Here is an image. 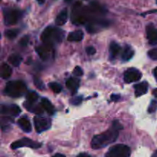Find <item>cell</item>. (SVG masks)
Segmentation results:
<instances>
[{"instance_id":"83f0119b","label":"cell","mask_w":157,"mask_h":157,"mask_svg":"<svg viewBox=\"0 0 157 157\" xmlns=\"http://www.w3.org/2000/svg\"><path fill=\"white\" fill-rule=\"evenodd\" d=\"M34 84H35V87H36L37 88L39 89V90H43V89H44V83L42 82V81H41L39 78L34 77Z\"/></svg>"},{"instance_id":"5bb4252c","label":"cell","mask_w":157,"mask_h":157,"mask_svg":"<svg viewBox=\"0 0 157 157\" xmlns=\"http://www.w3.org/2000/svg\"><path fill=\"white\" fill-rule=\"evenodd\" d=\"M148 83L144 81V82L139 83L134 86L135 89V95L136 97H140L142 95L145 94L148 91Z\"/></svg>"},{"instance_id":"d6986e66","label":"cell","mask_w":157,"mask_h":157,"mask_svg":"<svg viewBox=\"0 0 157 157\" xmlns=\"http://www.w3.org/2000/svg\"><path fill=\"white\" fill-rule=\"evenodd\" d=\"M121 50V47L117 42H111L110 45V58L113 60L118 55Z\"/></svg>"},{"instance_id":"d4e9b609","label":"cell","mask_w":157,"mask_h":157,"mask_svg":"<svg viewBox=\"0 0 157 157\" xmlns=\"http://www.w3.org/2000/svg\"><path fill=\"white\" fill-rule=\"evenodd\" d=\"M2 122V129L3 131L6 130L7 127H10V124L13 123V120L11 119L10 117H6V118H2L1 119Z\"/></svg>"},{"instance_id":"cb8c5ba5","label":"cell","mask_w":157,"mask_h":157,"mask_svg":"<svg viewBox=\"0 0 157 157\" xmlns=\"http://www.w3.org/2000/svg\"><path fill=\"white\" fill-rule=\"evenodd\" d=\"M38 99V94L35 91H30L26 94V101L29 103H35Z\"/></svg>"},{"instance_id":"6da1fadb","label":"cell","mask_w":157,"mask_h":157,"mask_svg":"<svg viewBox=\"0 0 157 157\" xmlns=\"http://www.w3.org/2000/svg\"><path fill=\"white\" fill-rule=\"evenodd\" d=\"M123 129V126L118 121H113L112 127L109 130L101 134L96 135L91 140V147L94 150H100L113 144L117 140L119 133Z\"/></svg>"},{"instance_id":"30bf717a","label":"cell","mask_w":157,"mask_h":157,"mask_svg":"<svg viewBox=\"0 0 157 157\" xmlns=\"http://www.w3.org/2000/svg\"><path fill=\"white\" fill-rule=\"evenodd\" d=\"M142 78V74L136 68H130L125 71L124 75V81L126 83H133L139 81Z\"/></svg>"},{"instance_id":"7a4b0ae2","label":"cell","mask_w":157,"mask_h":157,"mask_svg":"<svg viewBox=\"0 0 157 157\" xmlns=\"http://www.w3.org/2000/svg\"><path fill=\"white\" fill-rule=\"evenodd\" d=\"M64 36V32L58 28L48 26L41 33V39L44 44L54 47L55 44H59L62 41Z\"/></svg>"},{"instance_id":"f35d334b","label":"cell","mask_w":157,"mask_h":157,"mask_svg":"<svg viewBox=\"0 0 157 157\" xmlns=\"http://www.w3.org/2000/svg\"><path fill=\"white\" fill-rule=\"evenodd\" d=\"M153 95H154V96L156 97V98H157V88L155 89V90H153Z\"/></svg>"},{"instance_id":"d590c367","label":"cell","mask_w":157,"mask_h":157,"mask_svg":"<svg viewBox=\"0 0 157 157\" xmlns=\"http://www.w3.org/2000/svg\"><path fill=\"white\" fill-rule=\"evenodd\" d=\"M77 157H94V156H90V155L87 154V153H80V154Z\"/></svg>"},{"instance_id":"3957f363","label":"cell","mask_w":157,"mask_h":157,"mask_svg":"<svg viewBox=\"0 0 157 157\" xmlns=\"http://www.w3.org/2000/svg\"><path fill=\"white\" fill-rule=\"evenodd\" d=\"M27 91V87L21 81H12L7 83L5 87L4 93L11 98H20Z\"/></svg>"},{"instance_id":"e0dca14e","label":"cell","mask_w":157,"mask_h":157,"mask_svg":"<svg viewBox=\"0 0 157 157\" xmlns=\"http://www.w3.org/2000/svg\"><path fill=\"white\" fill-rule=\"evenodd\" d=\"M42 107V108L44 109V110H45L48 114L53 115L55 113V108H54V106L52 105V103L50 102V101L47 99V98H42L41 101V104H40Z\"/></svg>"},{"instance_id":"d6a6232c","label":"cell","mask_w":157,"mask_h":157,"mask_svg":"<svg viewBox=\"0 0 157 157\" xmlns=\"http://www.w3.org/2000/svg\"><path fill=\"white\" fill-rule=\"evenodd\" d=\"M29 36L25 35V36H24L21 40H20L19 44L20 45L22 46V47H26L27 44H29Z\"/></svg>"},{"instance_id":"ba28073f","label":"cell","mask_w":157,"mask_h":157,"mask_svg":"<svg viewBox=\"0 0 157 157\" xmlns=\"http://www.w3.org/2000/svg\"><path fill=\"white\" fill-rule=\"evenodd\" d=\"M109 25V21L101 18H96L87 22V30L89 33H96L100 29Z\"/></svg>"},{"instance_id":"ab89813d","label":"cell","mask_w":157,"mask_h":157,"mask_svg":"<svg viewBox=\"0 0 157 157\" xmlns=\"http://www.w3.org/2000/svg\"><path fill=\"white\" fill-rule=\"evenodd\" d=\"M152 157H157V150H156V151L154 152V153L152 155Z\"/></svg>"},{"instance_id":"603a6c76","label":"cell","mask_w":157,"mask_h":157,"mask_svg":"<svg viewBox=\"0 0 157 157\" xmlns=\"http://www.w3.org/2000/svg\"><path fill=\"white\" fill-rule=\"evenodd\" d=\"M8 61H9L11 64H12L15 67H18L20 65V64L22 61V58H21V55H17V54H12L9 57V59Z\"/></svg>"},{"instance_id":"7402d4cb","label":"cell","mask_w":157,"mask_h":157,"mask_svg":"<svg viewBox=\"0 0 157 157\" xmlns=\"http://www.w3.org/2000/svg\"><path fill=\"white\" fill-rule=\"evenodd\" d=\"M12 68L6 63H3L1 66V77L3 79H7L12 75Z\"/></svg>"},{"instance_id":"7c38bea8","label":"cell","mask_w":157,"mask_h":157,"mask_svg":"<svg viewBox=\"0 0 157 157\" xmlns=\"http://www.w3.org/2000/svg\"><path fill=\"white\" fill-rule=\"evenodd\" d=\"M147 37L150 44H157V29L153 25H149L147 27Z\"/></svg>"},{"instance_id":"f1b7e54d","label":"cell","mask_w":157,"mask_h":157,"mask_svg":"<svg viewBox=\"0 0 157 157\" xmlns=\"http://www.w3.org/2000/svg\"><path fill=\"white\" fill-rule=\"evenodd\" d=\"M157 109V101H152L150 103V106H149L148 108V112L149 113H153Z\"/></svg>"},{"instance_id":"484cf974","label":"cell","mask_w":157,"mask_h":157,"mask_svg":"<svg viewBox=\"0 0 157 157\" xmlns=\"http://www.w3.org/2000/svg\"><path fill=\"white\" fill-rule=\"evenodd\" d=\"M5 34H6V38L12 40L14 39L15 38H16L17 35H18V31L17 30V29H10V30L6 31Z\"/></svg>"},{"instance_id":"ffe728a7","label":"cell","mask_w":157,"mask_h":157,"mask_svg":"<svg viewBox=\"0 0 157 157\" xmlns=\"http://www.w3.org/2000/svg\"><path fill=\"white\" fill-rule=\"evenodd\" d=\"M133 55H134V51L133 50V48L130 46L127 45L124 48L121 58H122V60L124 61H128L133 58Z\"/></svg>"},{"instance_id":"4dcf8cb0","label":"cell","mask_w":157,"mask_h":157,"mask_svg":"<svg viewBox=\"0 0 157 157\" xmlns=\"http://www.w3.org/2000/svg\"><path fill=\"white\" fill-rule=\"evenodd\" d=\"M73 74L75 76L81 77V76H82L83 74H84V72H83L82 68H81V67H79V66H76V67H75V69H74Z\"/></svg>"},{"instance_id":"8d00e7d4","label":"cell","mask_w":157,"mask_h":157,"mask_svg":"<svg viewBox=\"0 0 157 157\" xmlns=\"http://www.w3.org/2000/svg\"><path fill=\"white\" fill-rule=\"evenodd\" d=\"M153 75H154L155 78H156V80L157 81V67L154 69V71H153Z\"/></svg>"},{"instance_id":"52a82bcc","label":"cell","mask_w":157,"mask_h":157,"mask_svg":"<svg viewBox=\"0 0 157 157\" xmlns=\"http://www.w3.org/2000/svg\"><path fill=\"white\" fill-rule=\"evenodd\" d=\"M34 124H35V130L38 133L46 131L50 129L52 126V122L50 120L41 116H35L34 117Z\"/></svg>"},{"instance_id":"4316f807","label":"cell","mask_w":157,"mask_h":157,"mask_svg":"<svg viewBox=\"0 0 157 157\" xmlns=\"http://www.w3.org/2000/svg\"><path fill=\"white\" fill-rule=\"evenodd\" d=\"M48 85L49 87L56 94L60 93L61 91V90H62V87L57 82H51L49 83Z\"/></svg>"},{"instance_id":"5b68a950","label":"cell","mask_w":157,"mask_h":157,"mask_svg":"<svg viewBox=\"0 0 157 157\" xmlns=\"http://www.w3.org/2000/svg\"><path fill=\"white\" fill-rule=\"evenodd\" d=\"M4 15V22L7 25L16 24L18 20L22 16V12L20 10L15 9H3Z\"/></svg>"},{"instance_id":"8992f818","label":"cell","mask_w":157,"mask_h":157,"mask_svg":"<svg viewBox=\"0 0 157 157\" xmlns=\"http://www.w3.org/2000/svg\"><path fill=\"white\" fill-rule=\"evenodd\" d=\"M41 147V144L38 142L32 140L29 138H22V139L17 140L15 142L12 143L11 145V148L12 150H16V149L21 148V147H29L32 149H38Z\"/></svg>"},{"instance_id":"74e56055","label":"cell","mask_w":157,"mask_h":157,"mask_svg":"<svg viewBox=\"0 0 157 157\" xmlns=\"http://www.w3.org/2000/svg\"><path fill=\"white\" fill-rule=\"evenodd\" d=\"M52 157H65V156L63 154H61V153H57V154H55V156H53Z\"/></svg>"},{"instance_id":"4fadbf2b","label":"cell","mask_w":157,"mask_h":157,"mask_svg":"<svg viewBox=\"0 0 157 157\" xmlns=\"http://www.w3.org/2000/svg\"><path fill=\"white\" fill-rule=\"evenodd\" d=\"M80 86V80L76 78H70L66 81V87L70 90L72 94L77 93Z\"/></svg>"},{"instance_id":"8fae6325","label":"cell","mask_w":157,"mask_h":157,"mask_svg":"<svg viewBox=\"0 0 157 157\" xmlns=\"http://www.w3.org/2000/svg\"><path fill=\"white\" fill-rule=\"evenodd\" d=\"M2 114L9 115L11 117H17L21 113V109L15 104L11 105H2L1 107Z\"/></svg>"},{"instance_id":"1f68e13d","label":"cell","mask_w":157,"mask_h":157,"mask_svg":"<svg viewBox=\"0 0 157 157\" xmlns=\"http://www.w3.org/2000/svg\"><path fill=\"white\" fill-rule=\"evenodd\" d=\"M82 97H75V98H73L71 100L70 102L71 103V104H74V105H78V104H80L82 102Z\"/></svg>"},{"instance_id":"b9f144b4","label":"cell","mask_w":157,"mask_h":157,"mask_svg":"<svg viewBox=\"0 0 157 157\" xmlns=\"http://www.w3.org/2000/svg\"><path fill=\"white\" fill-rule=\"evenodd\" d=\"M64 1H65V2H69L72 1V0H64Z\"/></svg>"},{"instance_id":"44dd1931","label":"cell","mask_w":157,"mask_h":157,"mask_svg":"<svg viewBox=\"0 0 157 157\" xmlns=\"http://www.w3.org/2000/svg\"><path fill=\"white\" fill-rule=\"evenodd\" d=\"M84 38V33L81 30H77L69 34L67 40L69 41H81Z\"/></svg>"},{"instance_id":"f546056e","label":"cell","mask_w":157,"mask_h":157,"mask_svg":"<svg viewBox=\"0 0 157 157\" xmlns=\"http://www.w3.org/2000/svg\"><path fill=\"white\" fill-rule=\"evenodd\" d=\"M148 55L151 59L157 61V48H153L149 51Z\"/></svg>"},{"instance_id":"277c9868","label":"cell","mask_w":157,"mask_h":157,"mask_svg":"<svg viewBox=\"0 0 157 157\" xmlns=\"http://www.w3.org/2000/svg\"><path fill=\"white\" fill-rule=\"evenodd\" d=\"M131 150L127 146L117 144L112 147L106 153L105 157H130Z\"/></svg>"},{"instance_id":"ac0fdd59","label":"cell","mask_w":157,"mask_h":157,"mask_svg":"<svg viewBox=\"0 0 157 157\" xmlns=\"http://www.w3.org/2000/svg\"><path fill=\"white\" fill-rule=\"evenodd\" d=\"M67 20V9H64L61 11L58 16L56 17L55 19V23L57 25H64Z\"/></svg>"},{"instance_id":"60d3db41","label":"cell","mask_w":157,"mask_h":157,"mask_svg":"<svg viewBox=\"0 0 157 157\" xmlns=\"http://www.w3.org/2000/svg\"><path fill=\"white\" fill-rule=\"evenodd\" d=\"M37 1L38 2V3H39V4H43V3L44 2V0H37Z\"/></svg>"},{"instance_id":"836d02e7","label":"cell","mask_w":157,"mask_h":157,"mask_svg":"<svg viewBox=\"0 0 157 157\" xmlns=\"http://www.w3.org/2000/svg\"><path fill=\"white\" fill-rule=\"evenodd\" d=\"M86 52L87 53V55H93L96 53V49L93 47V46H89L86 48Z\"/></svg>"},{"instance_id":"9a60e30c","label":"cell","mask_w":157,"mask_h":157,"mask_svg":"<svg viewBox=\"0 0 157 157\" xmlns=\"http://www.w3.org/2000/svg\"><path fill=\"white\" fill-rule=\"evenodd\" d=\"M24 107L27 109V110H29V112H32V113H35V114H41L44 111V109L42 108L41 105H35L34 103H29L26 101L24 104Z\"/></svg>"},{"instance_id":"e575fe53","label":"cell","mask_w":157,"mask_h":157,"mask_svg":"<svg viewBox=\"0 0 157 157\" xmlns=\"http://www.w3.org/2000/svg\"><path fill=\"white\" fill-rule=\"evenodd\" d=\"M120 98H121V96L119 94H112L110 96V99L112 101H119Z\"/></svg>"},{"instance_id":"9c48e42d","label":"cell","mask_w":157,"mask_h":157,"mask_svg":"<svg viewBox=\"0 0 157 157\" xmlns=\"http://www.w3.org/2000/svg\"><path fill=\"white\" fill-rule=\"evenodd\" d=\"M35 51L38 53L40 58L44 61H48L53 56V47L48 45V44H44L42 45L38 46Z\"/></svg>"},{"instance_id":"2e32d148","label":"cell","mask_w":157,"mask_h":157,"mask_svg":"<svg viewBox=\"0 0 157 157\" xmlns=\"http://www.w3.org/2000/svg\"><path fill=\"white\" fill-rule=\"evenodd\" d=\"M18 125L25 133H30L32 131V125H31L30 121L28 118L21 117L18 119Z\"/></svg>"}]
</instances>
